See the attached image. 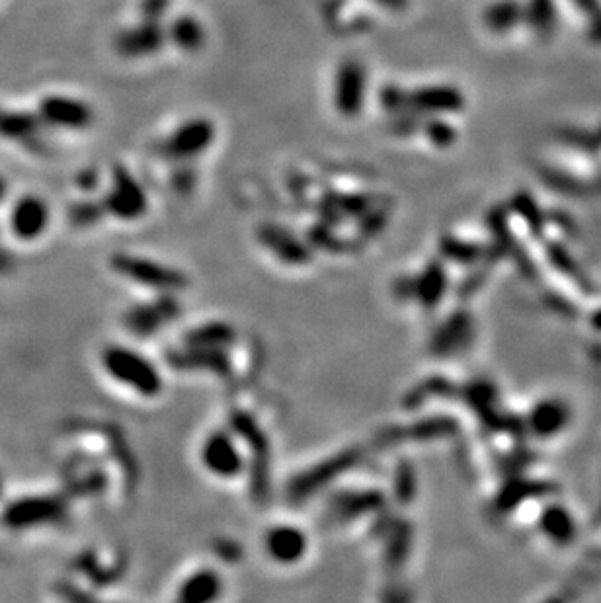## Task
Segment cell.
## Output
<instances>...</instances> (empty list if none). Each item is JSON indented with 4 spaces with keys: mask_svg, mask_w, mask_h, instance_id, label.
I'll list each match as a JSON object with an SVG mask.
<instances>
[{
    "mask_svg": "<svg viewBox=\"0 0 601 603\" xmlns=\"http://www.w3.org/2000/svg\"><path fill=\"white\" fill-rule=\"evenodd\" d=\"M106 373L141 397H157L162 391L161 373L145 356L127 346H108L102 352Z\"/></svg>",
    "mask_w": 601,
    "mask_h": 603,
    "instance_id": "1",
    "label": "cell"
},
{
    "mask_svg": "<svg viewBox=\"0 0 601 603\" xmlns=\"http://www.w3.org/2000/svg\"><path fill=\"white\" fill-rule=\"evenodd\" d=\"M200 459L203 469L219 479H235L244 469V457L231 432H213L201 443Z\"/></svg>",
    "mask_w": 601,
    "mask_h": 603,
    "instance_id": "2",
    "label": "cell"
},
{
    "mask_svg": "<svg viewBox=\"0 0 601 603\" xmlns=\"http://www.w3.org/2000/svg\"><path fill=\"white\" fill-rule=\"evenodd\" d=\"M465 108V96L459 88L449 84L420 86L412 92H406V112L420 116H441V114H459Z\"/></svg>",
    "mask_w": 601,
    "mask_h": 603,
    "instance_id": "3",
    "label": "cell"
},
{
    "mask_svg": "<svg viewBox=\"0 0 601 603\" xmlns=\"http://www.w3.org/2000/svg\"><path fill=\"white\" fill-rule=\"evenodd\" d=\"M367 92V75L360 61L346 59L340 63L334 82V106L346 116L354 118L363 110Z\"/></svg>",
    "mask_w": 601,
    "mask_h": 603,
    "instance_id": "4",
    "label": "cell"
},
{
    "mask_svg": "<svg viewBox=\"0 0 601 603\" xmlns=\"http://www.w3.org/2000/svg\"><path fill=\"white\" fill-rule=\"evenodd\" d=\"M215 139V127L209 120L186 121L164 143V155L170 159L186 161L201 155Z\"/></svg>",
    "mask_w": 601,
    "mask_h": 603,
    "instance_id": "5",
    "label": "cell"
},
{
    "mask_svg": "<svg viewBox=\"0 0 601 603\" xmlns=\"http://www.w3.org/2000/svg\"><path fill=\"white\" fill-rule=\"evenodd\" d=\"M114 268L123 274V278H129L131 282L155 287V289H178L186 283L180 272L157 262H151L147 258L118 256L114 260Z\"/></svg>",
    "mask_w": 601,
    "mask_h": 603,
    "instance_id": "6",
    "label": "cell"
},
{
    "mask_svg": "<svg viewBox=\"0 0 601 603\" xmlns=\"http://www.w3.org/2000/svg\"><path fill=\"white\" fill-rule=\"evenodd\" d=\"M106 207L123 221H133L147 211V196L141 184L123 168H116L112 190L106 198Z\"/></svg>",
    "mask_w": 601,
    "mask_h": 603,
    "instance_id": "7",
    "label": "cell"
},
{
    "mask_svg": "<svg viewBox=\"0 0 601 603\" xmlns=\"http://www.w3.org/2000/svg\"><path fill=\"white\" fill-rule=\"evenodd\" d=\"M264 549L274 563L289 566L299 563L305 557L309 549V539L303 529L289 523H281L266 533Z\"/></svg>",
    "mask_w": 601,
    "mask_h": 603,
    "instance_id": "8",
    "label": "cell"
},
{
    "mask_svg": "<svg viewBox=\"0 0 601 603\" xmlns=\"http://www.w3.org/2000/svg\"><path fill=\"white\" fill-rule=\"evenodd\" d=\"M40 118L57 127L84 129L92 123L94 114L90 106H86L81 100L69 96H47L41 100Z\"/></svg>",
    "mask_w": 601,
    "mask_h": 603,
    "instance_id": "9",
    "label": "cell"
},
{
    "mask_svg": "<svg viewBox=\"0 0 601 603\" xmlns=\"http://www.w3.org/2000/svg\"><path fill=\"white\" fill-rule=\"evenodd\" d=\"M49 225V209L45 201L34 196H26L14 203L10 213L12 233L22 241H36L45 233Z\"/></svg>",
    "mask_w": 601,
    "mask_h": 603,
    "instance_id": "10",
    "label": "cell"
},
{
    "mask_svg": "<svg viewBox=\"0 0 601 603\" xmlns=\"http://www.w3.org/2000/svg\"><path fill=\"white\" fill-rule=\"evenodd\" d=\"M166 34L162 32L161 26L155 20H147L145 24L121 32L120 38L116 41V47L123 57L129 59H139L157 53L164 45Z\"/></svg>",
    "mask_w": 601,
    "mask_h": 603,
    "instance_id": "11",
    "label": "cell"
},
{
    "mask_svg": "<svg viewBox=\"0 0 601 603\" xmlns=\"http://www.w3.org/2000/svg\"><path fill=\"white\" fill-rule=\"evenodd\" d=\"M61 514V504L53 498H26L8 506L4 522L10 527H32L43 522H53Z\"/></svg>",
    "mask_w": 601,
    "mask_h": 603,
    "instance_id": "12",
    "label": "cell"
},
{
    "mask_svg": "<svg viewBox=\"0 0 601 603\" xmlns=\"http://www.w3.org/2000/svg\"><path fill=\"white\" fill-rule=\"evenodd\" d=\"M525 18V8L520 0H494L482 12L484 28L492 34H508Z\"/></svg>",
    "mask_w": 601,
    "mask_h": 603,
    "instance_id": "13",
    "label": "cell"
},
{
    "mask_svg": "<svg viewBox=\"0 0 601 603\" xmlns=\"http://www.w3.org/2000/svg\"><path fill=\"white\" fill-rule=\"evenodd\" d=\"M523 8H525L523 22L529 26V30L541 40H551L557 32V24H559L557 2L555 0H527L523 4Z\"/></svg>",
    "mask_w": 601,
    "mask_h": 603,
    "instance_id": "14",
    "label": "cell"
},
{
    "mask_svg": "<svg viewBox=\"0 0 601 603\" xmlns=\"http://www.w3.org/2000/svg\"><path fill=\"white\" fill-rule=\"evenodd\" d=\"M221 580L213 570H198V574L190 576L182 590H180V600L182 602L198 603L211 602L219 596Z\"/></svg>",
    "mask_w": 601,
    "mask_h": 603,
    "instance_id": "15",
    "label": "cell"
},
{
    "mask_svg": "<svg viewBox=\"0 0 601 603\" xmlns=\"http://www.w3.org/2000/svg\"><path fill=\"white\" fill-rule=\"evenodd\" d=\"M40 120L28 112L0 110V137L12 141H30L38 135Z\"/></svg>",
    "mask_w": 601,
    "mask_h": 603,
    "instance_id": "16",
    "label": "cell"
},
{
    "mask_svg": "<svg viewBox=\"0 0 601 603\" xmlns=\"http://www.w3.org/2000/svg\"><path fill=\"white\" fill-rule=\"evenodd\" d=\"M557 139L572 149L596 155L601 151V125L598 129H582V127H572V125L559 127Z\"/></svg>",
    "mask_w": 601,
    "mask_h": 603,
    "instance_id": "17",
    "label": "cell"
},
{
    "mask_svg": "<svg viewBox=\"0 0 601 603\" xmlns=\"http://www.w3.org/2000/svg\"><path fill=\"white\" fill-rule=\"evenodd\" d=\"M170 40L184 51H198L205 41V30L196 18L182 16L172 24Z\"/></svg>",
    "mask_w": 601,
    "mask_h": 603,
    "instance_id": "18",
    "label": "cell"
},
{
    "mask_svg": "<svg viewBox=\"0 0 601 603\" xmlns=\"http://www.w3.org/2000/svg\"><path fill=\"white\" fill-rule=\"evenodd\" d=\"M420 129L436 147H449L457 139V131L453 129V125H449L447 121L438 120V118L422 121Z\"/></svg>",
    "mask_w": 601,
    "mask_h": 603,
    "instance_id": "19",
    "label": "cell"
},
{
    "mask_svg": "<svg viewBox=\"0 0 601 603\" xmlns=\"http://www.w3.org/2000/svg\"><path fill=\"white\" fill-rule=\"evenodd\" d=\"M564 416H562L561 406H557V404L541 406L537 410V416H535V428L541 434H553L561 426L562 422H564Z\"/></svg>",
    "mask_w": 601,
    "mask_h": 603,
    "instance_id": "20",
    "label": "cell"
},
{
    "mask_svg": "<svg viewBox=\"0 0 601 603\" xmlns=\"http://www.w3.org/2000/svg\"><path fill=\"white\" fill-rule=\"evenodd\" d=\"M381 106L391 116L406 112V90H402L401 86H385L381 90Z\"/></svg>",
    "mask_w": 601,
    "mask_h": 603,
    "instance_id": "21",
    "label": "cell"
},
{
    "mask_svg": "<svg viewBox=\"0 0 601 603\" xmlns=\"http://www.w3.org/2000/svg\"><path fill=\"white\" fill-rule=\"evenodd\" d=\"M572 4L582 12L586 14L588 18L596 16L601 12V0H572Z\"/></svg>",
    "mask_w": 601,
    "mask_h": 603,
    "instance_id": "22",
    "label": "cell"
},
{
    "mask_svg": "<svg viewBox=\"0 0 601 603\" xmlns=\"http://www.w3.org/2000/svg\"><path fill=\"white\" fill-rule=\"evenodd\" d=\"M590 26H588V40L594 45H601V12L588 18Z\"/></svg>",
    "mask_w": 601,
    "mask_h": 603,
    "instance_id": "23",
    "label": "cell"
},
{
    "mask_svg": "<svg viewBox=\"0 0 601 603\" xmlns=\"http://www.w3.org/2000/svg\"><path fill=\"white\" fill-rule=\"evenodd\" d=\"M375 2L391 12H402L408 6V0H375Z\"/></svg>",
    "mask_w": 601,
    "mask_h": 603,
    "instance_id": "24",
    "label": "cell"
},
{
    "mask_svg": "<svg viewBox=\"0 0 601 603\" xmlns=\"http://www.w3.org/2000/svg\"><path fill=\"white\" fill-rule=\"evenodd\" d=\"M6 182H4V178H0V201L4 200V196H6Z\"/></svg>",
    "mask_w": 601,
    "mask_h": 603,
    "instance_id": "25",
    "label": "cell"
}]
</instances>
